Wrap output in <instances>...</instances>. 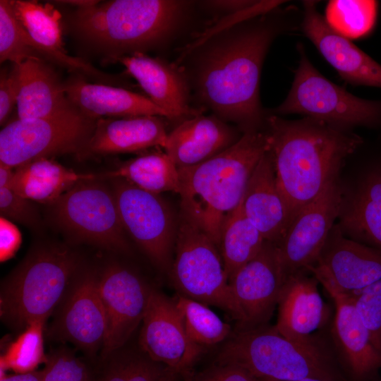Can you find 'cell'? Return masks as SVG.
<instances>
[{"label":"cell","instance_id":"obj_45","mask_svg":"<svg viewBox=\"0 0 381 381\" xmlns=\"http://www.w3.org/2000/svg\"><path fill=\"white\" fill-rule=\"evenodd\" d=\"M54 2H58L60 4H69L72 6H77L78 8H86L92 6L98 3L99 1L95 0H66V1H55Z\"/></svg>","mask_w":381,"mask_h":381},{"label":"cell","instance_id":"obj_14","mask_svg":"<svg viewBox=\"0 0 381 381\" xmlns=\"http://www.w3.org/2000/svg\"><path fill=\"white\" fill-rule=\"evenodd\" d=\"M142 322L141 351L183 377L189 375L202 347L188 338L174 298L153 288Z\"/></svg>","mask_w":381,"mask_h":381},{"label":"cell","instance_id":"obj_39","mask_svg":"<svg viewBox=\"0 0 381 381\" xmlns=\"http://www.w3.org/2000/svg\"><path fill=\"white\" fill-rule=\"evenodd\" d=\"M1 217L28 227L37 229L40 226V218L35 206L29 200L17 194L11 185L0 186Z\"/></svg>","mask_w":381,"mask_h":381},{"label":"cell","instance_id":"obj_10","mask_svg":"<svg viewBox=\"0 0 381 381\" xmlns=\"http://www.w3.org/2000/svg\"><path fill=\"white\" fill-rule=\"evenodd\" d=\"M51 206L55 222L73 238L109 250H128L111 187L96 179L82 181Z\"/></svg>","mask_w":381,"mask_h":381},{"label":"cell","instance_id":"obj_7","mask_svg":"<svg viewBox=\"0 0 381 381\" xmlns=\"http://www.w3.org/2000/svg\"><path fill=\"white\" fill-rule=\"evenodd\" d=\"M169 274L178 294L219 308L236 320L238 327L241 325V311L232 294L219 248L181 209Z\"/></svg>","mask_w":381,"mask_h":381},{"label":"cell","instance_id":"obj_28","mask_svg":"<svg viewBox=\"0 0 381 381\" xmlns=\"http://www.w3.org/2000/svg\"><path fill=\"white\" fill-rule=\"evenodd\" d=\"M339 226L351 239L381 250V162L363 175L339 214Z\"/></svg>","mask_w":381,"mask_h":381},{"label":"cell","instance_id":"obj_4","mask_svg":"<svg viewBox=\"0 0 381 381\" xmlns=\"http://www.w3.org/2000/svg\"><path fill=\"white\" fill-rule=\"evenodd\" d=\"M191 5L183 0H112L78 8L71 24L83 42L116 60L174 37Z\"/></svg>","mask_w":381,"mask_h":381},{"label":"cell","instance_id":"obj_34","mask_svg":"<svg viewBox=\"0 0 381 381\" xmlns=\"http://www.w3.org/2000/svg\"><path fill=\"white\" fill-rule=\"evenodd\" d=\"M377 3L375 1L333 0L326 7L325 20L337 34L356 39L374 26Z\"/></svg>","mask_w":381,"mask_h":381},{"label":"cell","instance_id":"obj_22","mask_svg":"<svg viewBox=\"0 0 381 381\" xmlns=\"http://www.w3.org/2000/svg\"><path fill=\"white\" fill-rule=\"evenodd\" d=\"M242 135L216 115L200 113L181 121L168 133L164 149L178 169L188 167L228 149Z\"/></svg>","mask_w":381,"mask_h":381},{"label":"cell","instance_id":"obj_30","mask_svg":"<svg viewBox=\"0 0 381 381\" xmlns=\"http://www.w3.org/2000/svg\"><path fill=\"white\" fill-rule=\"evenodd\" d=\"M104 176L125 179L156 194L169 191L179 193L180 190L179 169L165 152L147 153L131 159Z\"/></svg>","mask_w":381,"mask_h":381},{"label":"cell","instance_id":"obj_47","mask_svg":"<svg viewBox=\"0 0 381 381\" xmlns=\"http://www.w3.org/2000/svg\"><path fill=\"white\" fill-rule=\"evenodd\" d=\"M374 381H381V380H378V378H377V379H376V380H374Z\"/></svg>","mask_w":381,"mask_h":381},{"label":"cell","instance_id":"obj_11","mask_svg":"<svg viewBox=\"0 0 381 381\" xmlns=\"http://www.w3.org/2000/svg\"><path fill=\"white\" fill-rule=\"evenodd\" d=\"M111 188L126 232L159 270L169 273L174 253L177 219L159 194L114 178Z\"/></svg>","mask_w":381,"mask_h":381},{"label":"cell","instance_id":"obj_25","mask_svg":"<svg viewBox=\"0 0 381 381\" xmlns=\"http://www.w3.org/2000/svg\"><path fill=\"white\" fill-rule=\"evenodd\" d=\"M162 118L142 116L99 119L92 135L79 155L135 152L156 146L164 148L168 133Z\"/></svg>","mask_w":381,"mask_h":381},{"label":"cell","instance_id":"obj_15","mask_svg":"<svg viewBox=\"0 0 381 381\" xmlns=\"http://www.w3.org/2000/svg\"><path fill=\"white\" fill-rule=\"evenodd\" d=\"M286 278L277 246L265 241L258 254L229 281L243 318L237 329L267 324L277 306Z\"/></svg>","mask_w":381,"mask_h":381},{"label":"cell","instance_id":"obj_17","mask_svg":"<svg viewBox=\"0 0 381 381\" xmlns=\"http://www.w3.org/2000/svg\"><path fill=\"white\" fill-rule=\"evenodd\" d=\"M335 306L329 338L348 381H374L381 369V351L369 332L349 293L324 287Z\"/></svg>","mask_w":381,"mask_h":381},{"label":"cell","instance_id":"obj_21","mask_svg":"<svg viewBox=\"0 0 381 381\" xmlns=\"http://www.w3.org/2000/svg\"><path fill=\"white\" fill-rule=\"evenodd\" d=\"M308 270H301L286 277L278 303L277 330L284 337L305 341L329 318V310L319 289L318 280Z\"/></svg>","mask_w":381,"mask_h":381},{"label":"cell","instance_id":"obj_6","mask_svg":"<svg viewBox=\"0 0 381 381\" xmlns=\"http://www.w3.org/2000/svg\"><path fill=\"white\" fill-rule=\"evenodd\" d=\"M78 265L76 255L65 247L42 246L32 250L2 282V321L22 332L35 320H47L64 299Z\"/></svg>","mask_w":381,"mask_h":381},{"label":"cell","instance_id":"obj_13","mask_svg":"<svg viewBox=\"0 0 381 381\" xmlns=\"http://www.w3.org/2000/svg\"><path fill=\"white\" fill-rule=\"evenodd\" d=\"M152 289L136 272L119 263H111L103 270L99 277L107 318L103 359L120 349L143 322Z\"/></svg>","mask_w":381,"mask_h":381},{"label":"cell","instance_id":"obj_37","mask_svg":"<svg viewBox=\"0 0 381 381\" xmlns=\"http://www.w3.org/2000/svg\"><path fill=\"white\" fill-rule=\"evenodd\" d=\"M348 293L353 298L373 344L381 351V279L364 288Z\"/></svg>","mask_w":381,"mask_h":381},{"label":"cell","instance_id":"obj_42","mask_svg":"<svg viewBox=\"0 0 381 381\" xmlns=\"http://www.w3.org/2000/svg\"><path fill=\"white\" fill-rule=\"evenodd\" d=\"M21 243V234L18 229L8 219H0V260L5 262L12 258Z\"/></svg>","mask_w":381,"mask_h":381},{"label":"cell","instance_id":"obj_16","mask_svg":"<svg viewBox=\"0 0 381 381\" xmlns=\"http://www.w3.org/2000/svg\"><path fill=\"white\" fill-rule=\"evenodd\" d=\"M308 270L323 287L351 292L381 279V250L348 238L334 224Z\"/></svg>","mask_w":381,"mask_h":381},{"label":"cell","instance_id":"obj_29","mask_svg":"<svg viewBox=\"0 0 381 381\" xmlns=\"http://www.w3.org/2000/svg\"><path fill=\"white\" fill-rule=\"evenodd\" d=\"M95 179L93 174H79L52 158L42 157L15 169L11 187L29 200L52 205L77 183Z\"/></svg>","mask_w":381,"mask_h":381},{"label":"cell","instance_id":"obj_33","mask_svg":"<svg viewBox=\"0 0 381 381\" xmlns=\"http://www.w3.org/2000/svg\"><path fill=\"white\" fill-rule=\"evenodd\" d=\"M181 313L188 338L195 344L212 346L225 340L231 334L230 325L197 301L177 294L174 298Z\"/></svg>","mask_w":381,"mask_h":381},{"label":"cell","instance_id":"obj_38","mask_svg":"<svg viewBox=\"0 0 381 381\" xmlns=\"http://www.w3.org/2000/svg\"><path fill=\"white\" fill-rule=\"evenodd\" d=\"M44 364V381H91L87 365L69 351H52Z\"/></svg>","mask_w":381,"mask_h":381},{"label":"cell","instance_id":"obj_41","mask_svg":"<svg viewBox=\"0 0 381 381\" xmlns=\"http://www.w3.org/2000/svg\"><path fill=\"white\" fill-rule=\"evenodd\" d=\"M189 381H261L244 368L229 363H217Z\"/></svg>","mask_w":381,"mask_h":381},{"label":"cell","instance_id":"obj_46","mask_svg":"<svg viewBox=\"0 0 381 381\" xmlns=\"http://www.w3.org/2000/svg\"><path fill=\"white\" fill-rule=\"evenodd\" d=\"M261 381H277V380H260ZM295 381H326L321 379L318 378H304Z\"/></svg>","mask_w":381,"mask_h":381},{"label":"cell","instance_id":"obj_20","mask_svg":"<svg viewBox=\"0 0 381 381\" xmlns=\"http://www.w3.org/2000/svg\"><path fill=\"white\" fill-rule=\"evenodd\" d=\"M304 8V33L341 77L353 85L381 87V64L332 30L315 1H305Z\"/></svg>","mask_w":381,"mask_h":381},{"label":"cell","instance_id":"obj_40","mask_svg":"<svg viewBox=\"0 0 381 381\" xmlns=\"http://www.w3.org/2000/svg\"><path fill=\"white\" fill-rule=\"evenodd\" d=\"M19 94L18 65L12 64L11 68L2 69L0 75V124L7 121Z\"/></svg>","mask_w":381,"mask_h":381},{"label":"cell","instance_id":"obj_8","mask_svg":"<svg viewBox=\"0 0 381 381\" xmlns=\"http://www.w3.org/2000/svg\"><path fill=\"white\" fill-rule=\"evenodd\" d=\"M96 121L75 107L49 117L12 120L0 131V164L15 169L39 158L80 155Z\"/></svg>","mask_w":381,"mask_h":381},{"label":"cell","instance_id":"obj_27","mask_svg":"<svg viewBox=\"0 0 381 381\" xmlns=\"http://www.w3.org/2000/svg\"><path fill=\"white\" fill-rule=\"evenodd\" d=\"M13 11L25 29L27 45L42 59L71 70L78 68L80 61L66 52L62 40L61 15L50 4L35 1L9 0Z\"/></svg>","mask_w":381,"mask_h":381},{"label":"cell","instance_id":"obj_2","mask_svg":"<svg viewBox=\"0 0 381 381\" xmlns=\"http://www.w3.org/2000/svg\"><path fill=\"white\" fill-rule=\"evenodd\" d=\"M277 186L289 214L298 212L334 180L344 159L361 144L360 137L323 121L266 118Z\"/></svg>","mask_w":381,"mask_h":381},{"label":"cell","instance_id":"obj_26","mask_svg":"<svg viewBox=\"0 0 381 381\" xmlns=\"http://www.w3.org/2000/svg\"><path fill=\"white\" fill-rule=\"evenodd\" d=\"M18 119L49 117L73 107L53 68L41 58L18 64Z\"/></svg>","mask_w":381,"mask_h":381},{"label":"cell","instance_id":"obj_19","mask_svg":"<svg viewBox=\"0 0 381 381\" xmlns=\"http://www.w3.org/2000/svg\"><path fill=\"white\" fill-rule=\"evenodd\" d=\"M116 61L137 80L167 119L183 121L201 113L189 106L190 85L178 65L144 53L119 57Z\"/></svg>","mask_w":381,"mask_h":381},{"label":"cell","instance_id":"obj_31","mask_svg":"<svg viewBox=\"0 0 381 381\" xmlns=\"http://www.w3.org/2000/svg\"><path fill=\"white\" fill-rule=\"evenodd\" d=\"M265 242L260 232L244 214L240 203L223 227L219 248L229 281L258 254Z\"/></svg>","mask_w":381,"mask_h":381},{"label":"cell","instance_id":"obj_24","mask_svg":"<svg viewBox=\"0 0 381 381\" xmlns=\"http://www.w3.org/2000/svg\"><path fill=\"white\" fill-rule=\"evenodd\" d=\"M241 205L244 214L264 239L277 245L290 225V218L277 186L269 151L253 171Z\"/></svg>","mask_w":381,"mask_h":381},{"label":"cell","instance_id":"obj_43","mask_svg":"<svg viewBox=\"0 0 381 381\" xmlns=\"http://www.w3.org/2000/svg\"><path fill=\"white\" fill-rule=\"evenodd\" d=\"M258 1L213 0L201 1L207 9L227 14L243 11L253 6Z\"/></svg>","mask_w":381,"mask_h":381},{"label":"cell","instance_id":"obj_9","mask_svg":"<svg viewBox=\"0 0 381 381\" xmlns=\"http://www.w3.org/2000/svg\"><path fill=\"white\" fill-rule=\"evenodd\" d=\"M299 49L291 88L276 113L301 114L339 128L374 126L381 122V101L359 98L329 81L311 64L303 47Z\"/></svg>","mask_w":381,"mask_h":381},{"label":"cell","instance_id":"obj_3","mask_svg":"<svg viewBox=\"0 0 381 381\" xmlns=\"http://www.w3.org/2000/svg\"><path fill=\"white\" fill-rule=\"evenodd\" d=\"M269 150L267 131H248L210 159L179 169L181 210L218 248L225 223L240 205L253 171Z\"/></svg>","mask_w":381,"mask_h":381},{"label":"cell","instance_id":"obj_1","mask_svg":"<svg viewBox=\"0 0 381 381\" xmlns=\"http://www.w3.org/2000/svg\"><path fill=\"white\" fill-rule=\"evenodd\" d=\"M265 16L226 26L189 44L178 60L198 101L244 132L262 120L260 80L263 61L276 36Z\"/></svg>","mask_w":381,"mask_h":381},{"label":"cell","instance_id":"obj_32","mask_svg":"<svg viewBox=\"0 0 381 381\" xmlns=\"http://www.w3.org/2000/svg\"><path fill=\"white\" fill-rule=\"evenodd\" d=\"M95 381H178L183 377L174 369L142 353L115 351L106 358Z\"/></svg>","mask_w":381,"mask_h":381},{"label":"cell","instance_id":"obj_44","mask_svg":"<svg viewBox=\"0 0 381 381\" xmlns=\"http://www.w3.org/2000/svg\"><path fill=\"white\" fill-rule=\"evenodd\" d=\"M44 370H35L27 373H15L0 377V381H44Z\"/></svg>","mask_w":381,"mask_h":381},{"label":"cell","instance_id":"obj_5","mask_svg":"<svg viewBox=\"0 0 381 381\" xmlns=\"http://www.w3.org/2000/svg\"><path fill=\"white\" fill-rule=\"evenodd\" d=\"M216 363L236 365L259 380L348 381L329 337L315 334L307 341H296L267 324L237 329L221 349Z\"/></svg>","mask_w":381,"mask_h":381},{"label":"cell","instance_id":"obj_23","mask_svg":"<svg viewBox=\"0 0 381 381\" xmlns=\"http://www.w3.org/2000/svg\"><path fill=\"white\" fill-rule=\"evenodd\" d=\"M66 97L75 109L91 119H120L142 116L165 117L147 97L127 89L92 83L77 74L64 83Z\"/></svg>","mask_w":381,"mask_h":381},{"label":"cell","instance_id":"obj_12","mask_svg":"<svg viewBox=\"0 0 381 381\" xmlns=\"http://www.w3.org/2000/svg\"><path fill=\"white\" fill-rule=\"evenodd\" d=\"M343 202L337 179L298 212L276 245L286 277L298 271L308 270L316 262L336 219L339 217Z\"/></svg>","mask_w":381,"mask_h":381},{"label":"cell","instance_id":"obj_36","mask_svg":"<svg viewBox=\"0 0 381 381\" xmlns=\"http://www.w3.org/2000/svg\"><path fill=\"white\" fill-rule=\"evenodd\" d=\"M25 29L16 18L9 0H0V62L20 64L30 58H40L26 44Z\"/></svg>","mask_w":381,"mask_h":381},{"label":"cell","instance_id":"obj_18","mask_svg":"<svg viewBox=\"0 0 381 381\" xmlns=\"http://www.w3.org/2000/svg\"><path fill=\"white\" fill-rule=\"evenodd\" d=\"M53 332L89 355L102 348L107 318L99 290V277L85 272L74 279L60 305Z\"/></svg>","mask_w":381,"mask_h":381},{"label":"cell","instance_id":"obj_35","mask_svg":"<svg viewBox=\"0 0 381 381\" xmlns=\"http://www.w3.org/2000/svg\"><path fill=\"white\" fill-rule=\"evenodd\" d=\"M47 320L32 321L11 342L6 352L0 357V368L15 373H27L35 370L47 356L44 351L43 330Z\"/></svg>","mask_w":381,"mask_h":381}]
</instances>
